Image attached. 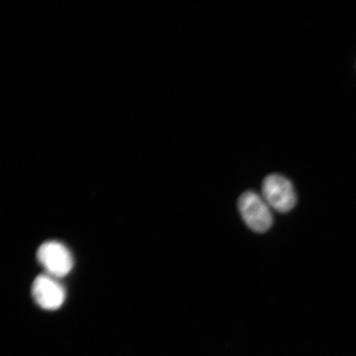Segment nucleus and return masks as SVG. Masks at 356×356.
Wrapping results in <instances>:
<instances>
[{"instance_id": "obj_1", "label": "nucleus", "mask_w": 356, "mask_h": 356, "mask_svg": "<svg viewBox=\"0 0 356 356\" xmlns=\"http://www.w3.org/2000/svg\"><path fill=\"white\" fill-rule=\"evenodd\" d=\"M238 210L246 225L257 233H265L273 224L268 204L259 195L248 191L238 199Z\"/></svg>"}, {"instance_id": "obj_2", "label": "nucleus", "mask_w": 356, "mask_h": 356, "mask_svg": "<svg viewBox=\"0 0 356 356\" xmlns=\"http://www.w3.org/2000/svg\"><path fill=\"white\" fill-rule=\"evenodd\" d=\"M262 195L267 204L280 213L291 211L297 202L291 181L277 173L265 178L262 184Z\"/></svg>"}, {"instance_id": "obj_3", "label": "nucleus", "mask_w": 356, "mask_h": 356, "mask_svg": "<svg viewBox=\"0 0 356 356\" xmlns=\"http://www.w3.org/2000/svg\"><path fill=\"white\" fill-rule=\"evenodd\" d=\"M38 259L52 277H62L72 270V255L63 244L55 241L44 243L39 248Z\"/></svg>"}, {"instance_id": "obj_4", "label": "nucleus", "mask_w": 356, "mask_h": 356, "mask_svg": "<svg viewBox=\"0 0 356 356\" xmlns=\"http://www.w3.org/2000/svg\"><path fill=\"white\" fill-rule=\"evenodd\" d=\"M32 292L35 302L44 309H59L65 299L64 288L48 275H39L35 278Z\"/></svg>"}]
</instances>
